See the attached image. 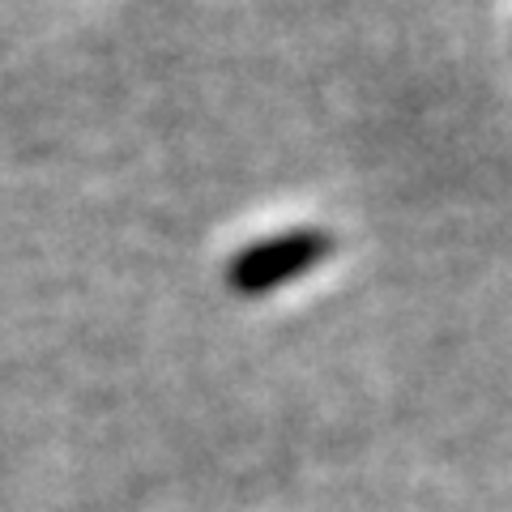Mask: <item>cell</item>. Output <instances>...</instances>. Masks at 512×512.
<instances>
[{"mask_svg": "<svg viewBox=\"0 0 512 512\" xmlns=\"http://www.w3.org/2000/svg\"><path fill=\"white\" fill-rule=\"evenodd\" d=\"M338 239L320 227H295V231H282V235H265L256 244L239 248L231 261H227V286L235 295H269L278 286H291L303 274H312L316 265H325Z\"/></svg>", "mask_w": 512, "mask_h": 512, "instance_id": "cell-1", "label": "cell"}]
</instances>
